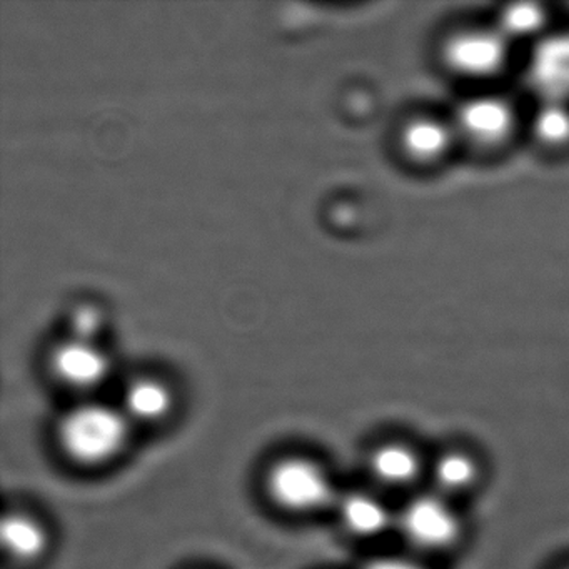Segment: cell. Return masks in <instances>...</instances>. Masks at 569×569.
Here are the masks:
<instances>
[{"instance_id": "1", "label": "cell", "mask_w": 569, "mask_h": 569, "mask_svg": "<svg viewBox=\"0 0 569 569\" xmlns=\"http://www.w3.org/2000/svg\"><path fill=\"white\" fill-rule=\"evenodd\" d=\"M62 451L82 465H101L128 445L129 418L112 406L92 402L71 409L58 428Z\"/></svg>"}, {"instance_id": "2", "label": "cell", "mask_w": 569, "mask_h": 569, "mask_svg": "<svg viewBox=\"0 0 569 569\" xmlns=\"http://www.w3.org/2000/svg\"><path fill=\"white\" fill-rule=\"evenodd\" d=\"M271 498L288 511L311 512L326 508L336 499V489L328 472L305 458L276 462L268 476Z\"/></svg>"}, {"instance_id": "3", "label": "cell", "mask_w": 569, "mask_h": 569, "mask_svg": "<svg viewBox=\"0 0 569 569\" xmlns=\"http://www.w3.org/2000/svg\"><path fill=\"white\" fill-rule=\"evenodd\" d=\"M402 536L422 551H445L462 535L461 519L442 495L412 498L399 515Z\"/></svg>"}, {"instance_id": "4", "label": "cell", "mask_w": 569, "mask_h": 569, "mask_svg": "<svg viewBox=\"0 0 569 569\" xmlns=\"http://www.w3.org/2000/svg\"><path fill=\"white\" fill-rule=\"evenodd\" d=\"M509 56V41L499 29L456 32L442 48L446 66L456 74L482 79L498 74Z\"/></svg>"}, {"instance_id": "5", "label": "cell", "mask_w": 569, "mask_h": 569, "mask_svg": "<svg viewBox=\"0 0 569 569\" xmlns=\"http://www.w3.org/2000/svg\"><path fill=\"white\" fill-rule=\"evenodd\" d=\"M526 79L542 101L568 102L569 32L539 39L529 58Z\"/></svg>"}, {"instance_id": "6", "label": "cell", "mask_w": 569, "mask_h": 569, "mask_svg": "<svg viewBox=\"0 0 569 569\" xmlns=\"http://www.w3.org/2000/svg\"><path fill=\"white\" fill-rule=\"evenodd\" d=\"M515 121V111L506 99L499 96H476L462 102L456 126L475 144L495 148L509 138Z\"/></svg>"}, {"instance_id": "7", "label": "cell", "mask_w": 569, "mask_h": 569, "mask_svg": "<svg viewBox=\"0 0 569 569\" xmlns=\"http://www.w3.org/2000/svg\"><path fill=\"white\" fill-rule=\"evenodd\" d=\"M338 511L345 528L361 538L382 535L395 521L388 506L371 492H348L339 499Z\"/></svg>"}, {"instance_id": "8", "label": "cell", "mask_w": 569, "mask_h": 569, "mask_svg": "<svg viewBox=\"0 0 569 569\" xmlns=\"http://www.w3.org/2000/svg\"><path fill=\"white\" fill-rule=\"evenodd\" d=\"M59 378L76 388H92L108 376L109 362L91 346L74 342L59 349L54 356Z\"/></svg>"}, {"instance_id": "9", "label": "cell", "mask_w": 569, "mask_h": 569, "mask_svg": "<svg viewBox=\"0 0 569 569\" xmlns=\"http://www.w3.org/2000/svg\"><path fill=\"white\" fill-rule=\"evenodd\" d=\"M451 128L435 118H416L402 131V149L412 161L429 164L448 154L452 144Z\"/></svg>"}, {"instance_id": "10", "label": "cell", "mask_w": 569, "mask_h": 569, "mask_svg": "<svg viewBox=\"0 0 569 569\" xmlns=\"http://www.w3.org/2000/svg\"><path fill=\"white\" fill-rule=\"evenodd\" d=\"M369 469L379 482L392 488L411 485L419 472L421 461L418 452L401 442H386L371 452Z\"/></svg>"}, {"instance_id": "11", "label": "cell", "mask_w": 569, "mask_h": 569, "mask_svg": "<svg viewBox=\"0 0 569 569\" xmlns=\"http://www.w3.org/2000/svg\"><path fill=\"white\" fill-rule=\"evenodd\" d=\"M2 545L19 559L44 555L49 545L48 531L38 519L26 515L6 516L2 521Z\"/></svg>"}, {"instance_id": "12", "label": "cell", "mask_w": 569, "mask_h": 569, "mask_svg": "<svg viewBox=\"0 0 569 569\" xmlns=\"http://www.w3.org/2000/svg\"><path fill=\"white\" fill-rule=\"evenodd\" d=\"M172 408V395L168 386L154 379H142L129 386L124 399V412L136 421L154 422L166 418Z\"/></svg>"}, {"instance_id": "13", "label": "cell", "mask_w": 569, "mask_h": 569, "mask_svg": "<svg viewBox=\"0 0 569 569\" xmlns=\"http://www.w3.org/2000/svg\"><path fill=\"white\" fill-rule=\"evenodd\" d=\"M479 469L471 456L461 451L445 452L436 459L432 476L442 495L468 491L478 479Z\"/></svg>"}, {"instance_id": "14", "label": "cell", "mask_w": 569, "mask_h": 569, "mask_svg": "<svg viewBox=\"0 0 569 569\" xmlns=\"http://www.w3.org/2000/svg\"><path fill=\"white\" fill-rule=\"evenodd\" d=\"M532 132L536 139L549 148H559L569 142L568 102L542 101L541 108L532 119Z\"/></svg>"}, {"instance_id": "15", "label": "cell", "mask_w": 569, "mask_h": 569, "mask_svg": "<svg viewBox=\"0 0 569 569\" xmlns=\"http://www.w3.org/2000/svg\"><path fill=\"white\" fill-rule=\"evenodd\" d=\"M545 9L532 2L506 6L499 14V31L508 41L511 39H529L538 36L546 24Z\"/></svg>"}, {"instance_id": "16", "label": "cell", "mask_w": 569, "mask_h": 569, "mask_svg": "<svg viewBox=\"0 0 569 569\" xmlns=\"http://www.w3.org/2000/svg\"><path fill=\"white\" fill-rule=\"evenodd\" d=\"M362 569H428L412 559L398 558V556H385L369 561Z\"/></svg>"}, {"instance_id": "17", "label": "cell", "mask_w": 569, "mask_h": 569, "mask_svg": "<svg viewBox=\"0 0 569 569\" xmlns=\"http://www.w3.org/2000/svg\"><path fill=\"white\" fill-rule=\"evenodd\" d=\"M74 325L78 332H81L82 336H89L91 332L96 331L98 318H96L94 312L82 311L79 312L78 318H76Z\"/></svg>"}, {"instance_id": "18", "label": "cell", "mask_w": 569, "mask_h": 569, "mask_svg": "<svg viewBox=\"0 0 569 569\" xmlns=\"http://www.w3.org/2000/svg\"><path fill=\"white\" fill-rule=\"evenodd\" d=\"M569 569V568H568Z\"/></svg>"}]
</instances>
